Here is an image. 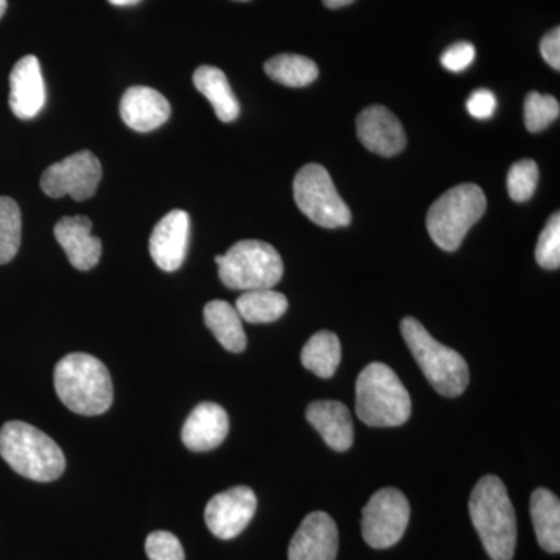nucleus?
<instances>
[{
    "label": "nucleus",
    "mask_w": 560,
    "mask_h": 560,
    "mask_svg": "<svg viewBox=\"0 0 560 560\" xmlns=\"http://www.w3.org/2000/svg\"><path fill=\"white\" fill-rule=\"evenodd\" d=\"M265 72L283 86L304 88L318 79L319 69L311 58L282 54L265 62Z\"/></svg>",
    "instance_id": "obj_25"
},
{
    "label": "nucleus",
    "mask_w": 560,
    "mask_h": 560,
    "mask_svg": "<svg viewBox=\"0 0 560 560\" xmlns=\"http://www.w3.org/2000/svg\"><path fill=\"white\" fill-rule=\"evenodd\" d=\"M302 366L320 378H330L341 361V345L334 331H318L305 342L301 353Z\"/></svg>",
    "instance_id": "obj_24"
},
{
    "label": "nucleus",
    "mask_w": 560,
    "mask_h": 560,
    "mask_svg": "<svg viewBox=\"0 0 560 560\" xmlns=\"http://www.w3.org/2000/svg\"><path fill=\"white\" fill-rule=\"evenodd\" d=\"M357 416L370 427H399L411 416V397L396 372L371 363L357 378Z\"/></svg>",
    "instance_id": "obj_4"
},
{
    "label": "nucleus",
    "mask_w": 560,
    "mask_h": 560,
    "mask_svg": "<svg viewBox=\"0 0 560 560\" xmlns=\"http://www.w3.org/2000/svg\"><path fill=\"white\" fill-rule=\"evenodd\" d=\"M190 237V217L175 209L156 224L150 237V256L162 271L179 270L187 256Z\"/></svg>",
    "instance_id": "obj_12"
},
{
    "label": "nucleus",
    "mask_w": 560,
    "mask_h": 560,
    "mask_svg": "<svg viewBox=\"0 0 560 560\" xmlns=\"http://www.w3.org/2000/svg\"><path fill=\"white\" fill-rule=\"evenodd\" d=\"M102 180V164L91 151L83 150L46 168L40 189L50 198L69 195L75 201L94 197Z\"/></svg>",
    "instance_id": "obj_10"
},
{
    "label": "nucleus",
    "mask_w": 560,
    "mask_h": 560,
    "mask_svg": "<svg viewBox=\"0 0 560 560\" xmlns=\"http://www.w3.org/2000/svg\"><path fill=\"white\" fill-rule=\"evenodd\" d=\"M145 551L150 560H186L178 537L168 530H154L145 541Z\"/></svg>",
    "instance_id": "obj_30"
},
{
    "label": "nucleus",
    "mask_w": 560,
    "mask_h": 560,
    "mask_svg": "<svg viewBox=\"0 0 560 560\" xmlns=\"http://www.w3.org/2000/svg\"><path fill=\"white\" fill-rule=\"evenodd\" d=\"M256 510L254 490L248 486H235L209 500L205 511L206 525L213 536L221 540H231L246 529Z\"/></svg>",
    "instance_id": "obj_11"
},
{
    "label": "nucleus",
    "mask_w": 560,
    "mask_h": 560,
    "mask_svg": "<svg viewBox=\"0 0 560 560\" xmlns=\"http://www.w3.org/2000/svg\"><path fill=\"white\" fill-rule=\"evenodd\" d=\"M238 2H246V0H238Z\"/></svg>",
    "instance_id": "obj_37"
},
{
    "label": "nucleus",
    "mask_w": 560,
    "mask_h": 560,
    "mask_svg": "<svg viewBox=\"0 0 560 560\" xmlns=\"http://www.w3.org/2000/svg\"><path fill=\"white\" fill-rule=\"evenodd\" d=\"M305 418L335 452H346L353 444V422L349 408L337 400H318L308 405Z\"/></svg>",
    "instance_id": "obj_19"
},
{
    "label": "nucleus",
    "mask_w": 560,
    "mask_h": 560,
    "mask_svg": "<svg viewBox=\"0 0 560 560\" xmlns=\"http://www.w3.org/2000/svg\"><path fill=\"white\" fill-rule=\"evenodd\" d=\"M194 84L208 98L221 121L230 124L241 116V103L223 70L213 66H201L195 70Z\"/></svg>",
    "instance_id": "obj_20"
},
{
    "label": "nucleus",
    "mask_w": 560,
    "mask_h": 560,
    "mask_svg": "<svg viewBox=\"0 0 560 560\" xmlns=\"http://www.w3.org/2000/svg\"><path fill=\"white\" fill-rule=\"evenodd\" d=\"M206 326L217 341L230 352L241 353L246 349V334L243 319L235 307L226 301H210L205 307Z\"/></svg>",
    "instance_id": "obj_22"
},
{
    "label": "nucleus",
    "mask_w": 560,
    "mask_h": 560,
    "mask_svg": "<svg viewBox=\"0 0 560 560\" xmlns=\"http://www.w3.org/2000/svg\"><path fill=\"white\" fill-rule=\"evenodd\" d=\"M466 106L475 119L488 120L495 113L497 98L489 90H478L467 98Z\"/></svg>",
    "instance_id": "obj_32"
},
{
    "label": "nucleus",
    "mask_w": 560,
    "mask_h": 560,
    "mask_svg": "<svg viewBox=\"0 0 560 560\" xmlns=\"http://www.w3.org/2000/svg\"><path fill=\"white\" fill-rule=\"evenodd\" d=\"M488 201L477 184H459L434 201L427 215V230L441 249L456 250L467 232L485 215Z\"/></svg>",
    "instance_id": "obj_6"
},
{
    "label": "nucleus",
    "mask_w": 560,
    "mask_h": 560,
    "mask_svg": "<svg viewBox=\"0 0 560 560\" xmlns=\"http://www.w3.org/2000/svg\"><path fill=\"white\" fill-rule=\"evenodd\" d=\"M7 11V0H0V20H2L3 14Z\"/></svg>",
    "instance_id": "obj_36"
},
{
    "label": "nucleus",
    "mask_w": 560,
    "mask_h": 560,
    "mask_svg": "<svg viewBox=\"0 0 560 560\" xmlns=\"http://www.w3.org/2000/svg\"><path fill=\"white\" fill-rule=\"evenodd\" d=\"M361 143L383 158L396 156L407 145L400 120L385 106H370L357 119Z\"/></svg>",
    "instance_id": "obj_15"
},
{
    "label": "nucleus",
    "mask_w": 560,
    "mask_h": 560,
    "mask_svg": "<svg viewBox=\"0 0 560 560\" xmlns=\"http://www.w3.org/2000/svg\"><path fill=\"white\" fill-rule=\"evenodd\" d=\"M323 2L327 9L337 10L350 5V3L355 2V0H323Z\"/></svg>",
    "instance_id": "obj_34"
},
{
    "label": "nucleus",
    "mask_w": 560,
    "mask_h": 560,
    "mask_svg": "<svg viewBox=\"0 0 560 560\" xmlns=\"http://www.w3.org/2000/svg\"><path fill=\"white\" fill-rule=\"evenodd\" d=\"M0 456L21 477L38 482L58 480L66 469L60 445L44 431L21 420H10L0 430Z\"/></svg>",
    "instance_id": "obj_3"
},
{
    "label": "nucleus",
    "mask_w": 560,
    "mask_h": 560,
    "mask_svg": "<svg viewBox=\"0 0 560 560\" xmlns=\"http://www.w3.org/2000/svg\"><path fill=\"white\" fill-rule=\"evenodd\" d=\"M108 2L116 7H131L139 3L140 0H108Z\"/></svg>",
    "instance_id": "obj_35"
},
{
    "label": "nucleus",
    "mask_w": 560,
    "mask_h": 560,
    "mask_svg": "<svg viewBox=\"0 0 560 560\" xmlns=\"http://www.w3.org/2000/svg\"><path fill=\"white\" fill-rule=\"evenodd\" d=\"M54 234L73 268L90 271L97 267L102 242L92 235V221L88 217H62L55 224Z\"/></svg>",
    "instance_id": "obj_16"
},
{
    "label": "nucleus",
    "mask_w": 560,
    "mask_h": 560,
    "mask_svg": "<svg viewBox=\"0 0 560 560\" xmlns=\"http://www.w3.org/2000/svg\"><path fill=\"white\" fill-rule=\"evenodd\" d=\"M539 184V167L533 160H522L512 165L508 175V191L512 200L528 201Z\"/></svg>",
    "instance_id": "obj_28"
},
{
    "label": "nucleus",
    "mask_w": 560,
    "mask_h": 560,
    "mask_svg": "<svg viewBox=\"0 0 560 560\" xmlns=\"http://www.w3.org/2000/svg\"><path fill=\"white\" fill-rule=\"evenodd\" d=\"M530 517L537 541L545 551H560V503L558 497L547 489H537L530 497Z\"/></svg>",
    "instance_id": "obj_21"
},
{
    "label": "nucleus",
    "mask_w": 560,
    "mask_h": 560,
    "mask_svg": "<svg viewBox=\"0 0 560 560\" xmlns=\"http://www.w3.org/2000/svg\"><path fill=\"white\" fill-rule=\"evenodd\" d=\"M540 54L552 69H560V28L547 33L540 43Z\"/></svg>",
    "instance_id": "obj_33"
},
{
    "label": "nucleus",
    "mask_w": 560,
    "mask_h": 560,
    "mask_svg": "<svg viewBox=\"0 0 560 560\" xmlns=\"http://www.w3.org/2000/svg\"><path fill=\"white\" fill-rule=\"evenodd\" d=\"M55 390L70 411L98 416L113 405L114 389L108 368L90 353H69L54 372Z\"/></svg>",
    "instance_id": "obj_2"
},
{
    "label": "nucleus",
    "mask_w": 560,
    "mask_h": 560,
    "mask_svg": "<svg viewBox=\"0 0 560 560\" xmlns=\"http://www.w3.org/2000/svg\"><path fill=\"white\" fill-rule=\"evenodd\" d=\"M470 518L492 560H512L517 545V518L499 477L488 475L471 490Z\"/></svg>",
    "instance_id": "obj_1"
},
{
    "label": "nucleus",
    "mask_w": 560,
    "mask_h": 560,
    "mask_svg": "<svg viewBox=\"0 0 560 560\" xmlns=\"http://www.w3.org/2000/svg\"><path fill=\"white\" fill-rule=\"evenodd\" d=\"M337 523L326 512H312L290 541L289 560H337Z\"/></svg>",
    "instance_id": "obj_13"
},
{
    "label": "nucleus",
    "mask_w": 560,
    "mask_h": 560,
    "mask_svg": "<svg viewBox=\"0 0 560 560\" xmlns=\"http://www.w3.org/2000/svg\"><path fill=\"white\" fill-rule=\"evenodd\" d=\"M10 108L21 120L35 119L46 105V84L35 55H27L10 73Z\"/></svg>",
    "instance_id": "obj_14"
},
{
    "label": "nucleus",
    "mask_w": 560,
    "mask_h": 560,
    "mask_svg": "<svg viewBox=\"0 0 560 560\" xmlns=\"http://www.w3.org/2000/svg\"><path fill=\"white\" fill-rule=\"evenodd\" d=\"M410 503L399 489L385 488L368 501L361 517L363 539L375 550L399 544L410 522Z\"/></svg>",
    "instance_id": "obj_9"
},
{
    "label": "nucleus",
    "mask_w": 560,
    "mask_h": 560,
    "mask_svg": "<svg viewBox=\"0 0 560 560\" xmlns=\"http://www.w3.org/2000/svg\"><path fill=\"white\" fill-rule=\"evenodd\" d=\"M400 330L420 370L438 393L458 397L467 389L469 366L460 353L434 340L418 319L405 318Z\"/></svg>",
    "instance_id": "obj_5"
},
{
    "label": "nucleus",
    "mask_w": 560,
    "mask_h": 560,
    "mask_svg": "<svg viewBox=\"0 0 560 560\" xmlns=\"http://www.w3.org/2000/svg\"><path fill=\"white\" fill-rule=\"evenodd\" d=\"M230 433V418L219 404L205 401L184 422L180 438L191 452H209L219 447Z\"/></svg>",
    "instance_id": "obj_18"
},
{
    "label": "nucleus",
    "mask_w": 560,
    "mask_h": 560,
    "mask_svg": "<svg viewBox=\"0 0 560 560\" xmlns=\"http://www.w3.org/2000/svg\"><path fill=\"white\" fill-rule=\"evenodd\" d=\"M22 215L20 206L9 197H0V265L9 264L20 250Z\"/></svg>",
    "instance_id": "obj_26"
},
{
    "label": "nucleus",
    "mask_w": 560,
    "mask_h": 560,
    "mask_svg": "<svg viewBox=\"0 0 560 560\" xmlns=\"http://www.w3.org/2000/svg\"><path fill=\"white\" fill-rule=\"evenodd\" d=\"M294 201L305 217L318 226L335 230L348 226L352 213L338 194L330 173L319 164H307L293 183Z\"/></svg>",
    "instance_id": "obj_8"
},
{
    "label": "nucleus",
    "mask_w": 560,
    "mask_h": 560,
    "mask_svg": "<svg viewBox=\"0 0 560 560\" xmlns=\"http://www.w3.org/2000/svg\"><path fill=\"white\" fill-rule=\"evenodd\" d=\"M560 114L559 102L551 95H541L530 92L525 102V125L530 132L544 131L548 125L558 119Z\"/></svg>",
    "instance_id": "obj_27"
},
{
    "label": "nucleus",
    "mask_w": 560,
    "mask_h": 560,
    "mask_svg": "<svg viewBox=\"0 0 560 560\" xmlns=\"http://www.w3.org/2000/svg\"><path fill=\"white\" fill-rule=\"evenodd\" d=\"M477 57L474 44L456 43L442 54L441 65L448 72L459 73L469 68Z\"/></svg>",
    "instance_id": "obj_31"
},
{
    "label": "nucleus",
    "mask_w": 560,
    "mask_h": 560,
    "mask_svg": "<svg viewBox=\"0 0 560 560\" xmlns=\"http://www.w3.org/2000/svg\"><path fill=\"white\" fill-rule=\"evenodd\" d=\"M120 116L131 130L149 132L171 119L172 106L167 98L153 88L132 86L121 97Z\"/></svg>",
    "instance_id": "obj_17"
},
{
    "label": "nucleus",
    "mask_w": 560,
    "mask_h": 560,
    "mask_svg": "<svg viewBox=\"0 0 560 560\" xmlns=\"http://www.w3.org/2000/svg\"><path fill=\"white\" fill-rule=\"evenodd\" d=\"M289 301L285 294L272 289L243 291L235 304L241 318L250 324L275 323L285 315Z\"/></svg>",
    "instance_id": "obj_23"
},
{
    "label": "nucleus",
    "mask_w": 560,
    "mask_h": 560,
    "mask_svg": "<svg viewBox=\"0 0 560 560\" xmlns=\"http://www.w3.org/2000/svg\"><path fill=\"white\" fill-rule=\"evenodd\" d=\"M220 280L231 290L272 289L283 276L282 257L270 243L242 241L215 257Z\"/></svg>",
    "instance_id": "obj_7"
},
{
    "label": "nucleus",
    "mask_w": 560,
    "mask_h": 560,
    "mask_svg": "<svg viewBox=\"0 0 560 560\" xmlns=\"http://www.w3.org/2000/svg\"><path fill=\"white\" fill-rule=\"evenodd\" d=\"M536 260L545 270H558L560 267V215L555 213L540 232L537 242Z\"/></svg>",
    "instance_id": "obj_29"
}]
</instances>
